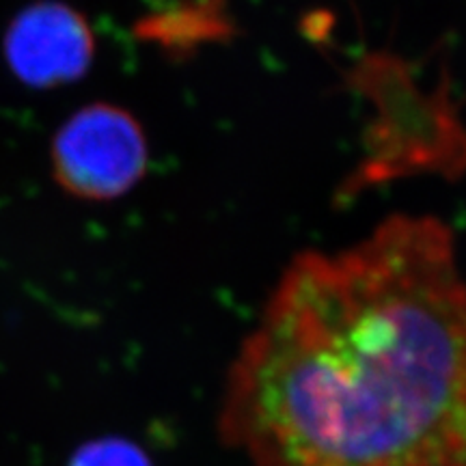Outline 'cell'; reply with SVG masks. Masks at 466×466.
Here are the masks:
<instances>
[{
  "label": "cell",
  "instance_id": "cell-1",
  "mask_svg": "<svg viewBox=\"0 0 466 466\" xmlns=\"http://www.w3.org/2000/svg\"><path fill=\"white\" fill-rule=\"evenodd\" d=\"M217 430L248 466H466V277L450 225L393 214L305 250L225 376Z\"/></svg>",
  "mask_w": 466,
  "mask_h": 466
},
{
  "label": "cell",
  "instance_id": "cell-2",
  "mask_svg": "<svg viewBox=\"0 0 466 466\" xmlns=\"http://www.w3.org/2000/svg\"><path fill=\"white\" fill-rule=\"evenodd\" d=\"M149 149L137 116L108 102L76 110L52 138V173L69 195L110 201L147 171Z\"/></svg>",
  "mask_w": 466,
  "mask_h": 466
},
{
  "label": "cell",
  "instance_id": "cell-3",
  "mask_svg": "<svg viewBox=\"0 0 466 466\" xmlns=\"http://www.w3.org/2000/svg\"><path fill=\"white\" fill-rule=\"evenodd\" d=\"M3 50L22 85L55 89L86 74L96 56V37L80 11L58 0H44L14 17Z\"/></svg>",
  "mask_w": 466,
  "mask_h": 466
},
{
  "label": "cell",
  "instance_id": "cell-4",
  "mask_svg": "<svg viewBox=\"0 0 466 466\" xmlns=\"http://www.w3.org/2000/svg\"><path fill=\"white\" fill-rule=\"evenodd\" d=\"M69 466H154L147 453L132 441L119 436H104L85 442L74 451Z\"/></svg>",
  "mask_w": 466,
  "mask_h": 466
}]
</instances>
